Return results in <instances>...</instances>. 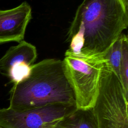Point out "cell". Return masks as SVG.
I'll list each match as a JSON object with an SVG mask.
<instances>
[{"mask_svg":"<svg viewBox=\"0 0 128 128\" xmlns=\"http://www.w3.org/2000/svg\"><path fill=\"white\" fill-rule=\"evenodd\" d=\"M57 128H98L92 108H76L54 122Z\"/></svg>","mask_w":128,"mask_h":128,"instance_id":"obj_8","label":"cell"},{"mask_svg":"<svg viewBox=\"0 0 128 128\" xmlns=\"http://www.w3.org/2000/svg\"><path fill=\"white\" fill-rule=\"evenodd\" d=\"M78 108H92L98 92L102 56L85 57L66 51L63 60Z\"/></svg>","mask_w":128,"mask_h":128,"instance_id":"obj_4","label":"cell"},{"mask_svg":"<svg viewBox=\"0 0 128 128\" xmlns=\"http://www.w3.org/2000/svg\"><path fill=\"white\" fill-rule=\"evenodd\" d=\"M77 108L76 104H56L25 110L0 109L2 128H46Z\"/></svg>","mask_w":128,"mask_h":128,"instance_id":"obj_5","label":"cell"},{"mask_svg":"<svg viewBox=\"0 0 128 128\" xmlns=\"http://www.w3.org/2000/svg\"><path fill=\"white\" fill-rule=\"evenodd\" d=\"M37 56L36 47L22 40L16 46L8 48L0 58V74L6 76L10 69L20 64L32 66Z\"/></svg>","mask_w":128,"mask_h":128,"instance_id":"obj_7","label":"cell"},{"mask_svg":"<svg viewBox=\"0 0 128 128\" xmlns=\"http://www.w3.org/2000/svg\"><path fill=\"white\" fill-rule=\"evenodd\" d=\"M121 35L112 44L102 56L103 58L119 78L121 57Z\"/></svg>","mask_w":128,"mask_h":128,"instance_id":"obj_10","label":"cell"},{"mask_svg":"<svg viewBox=\"0 0 128 128\" xmlns=\"http://www.w3.org/2000/svg\"><path fill=\"white\" fill-rule=\"evenodd\" d=\"M125 8L128 10V0H120Z\"/></svg>","mask_w":128,"mask_h":128,"instance_id":"obj_11","label":"cell"},{"mask_svg":"<svg viewBox=\"0 0 128 128\" xmlns=\"http://www.w3.org/2000/svg\"><path fill=\"white\" fill-rule=\"evenodd\" d=\"M121 46L119 78L125 97L128 100V38L124 34H121Z\"/></svg>","mask_w":128,"mask_h":128,"instance_id":"obj_9","label":"cell"},{"mask_svg":"<svg viewBox=\"0 0 128 128\" xmlns=\"http://www.w3.org/2000/svg\"><path fill=\"white\" fill-rule=\"evenodd\" d=\"M128 26V10L120 0H84L68 32L70 48L78 56H102Z\"/></svg>","mask_w":128,"mask_h":128,"instance_id":"obj_1","label":"cell"},{"mask_svg":"<svg viewBox=\"0 0 128 128\" xmlns=\"http://www.w3.org/2000/svg\"><path fill=\"white\" fill-rule=\"evenodd\" d=\"M128 104L119 78L104 60L92 108L98 128H128Z\"/></svg>","mask_w":128,"mask_h":128,"instance_id":"obj_3","label":"cell"},{"mask_svg":"<svg viewBox=\"0 0 128 128\" xmlns=\"http://www.w3.org/2000/svg\"><path fill=\"white\" fill-rule=\"evenodd\" d=\"M32 18V8L26 2L12 8L0 10V44L23 40Z\"/></svg>","mask_w":128,"mask_h":128,"instance_id":"obj_6","label":"cell"},{"mask_svg":"<svg viewBox=\"0 0 128 128\" xmlns=\"http://www.w3.org/2000/svg\"><path fill=\"white\" fill-rule=\"evenodd\" d=\"M54 123H53L52 124H51V125H50V126H47V127L46 128H57L56 127V126L54 125Z\"/></svg>","mask_w":128,"mask_h":128,"instance_id":"obj_12","label":"cell"},{"mask_svg":"<svg viewBox=\"0 0 128 128\" xmlns=\"http://www.w3.org/2000/svg\"><path fill=\"white\" fill-rule=\"evenodd\" d=\"M9 100L8 107L18 111L56 104H76L63 60L48 58L34 64L28 77L13 85Z\"/></svg>","mask_w":128,"mask_h":128,"instance_id":"obj_2","label":"cell"},{"mask_svg":"<svg viewBox=\"0 0 128 128\" xmlns=\"http://www.w3.org/2000/svg\"><path fill=\"white\" fill-rule=\"evenodd\" d=\"M0 128H1V127H0Z\"/></svg>","mask_w":128,"mask_h":128,"instance_id":"obj_13","label":"cell"}]
</instances>
